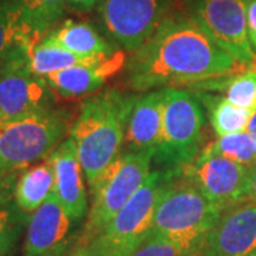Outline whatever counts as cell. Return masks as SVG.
Here are the masks:
<instances>
[{"label":"cell","mask_w":256,"mask_h":256,"mask_svg":"<svg viewBox=\"0 0 256 256\" xmlns=\"http://www.w3.org/2000/svg\"><path fill=\"white\" fill-rule=\"evenodd\" d=\"M104 57L107 56L82 57V56L74 54L63 47L54 46L52 43L42 40L32 47V50L28 52V66L30 72L34 76L44 78L48 74L60 72L68 67H74V66H80V64L96 63Z\"/></svg>","instance_id":"44dd1931"},{"label":"cell","mask_w":256,"mask_h":256,"mask_svg":"<svg viewBox=\"0 0 256 256\" xmlns=\"http://www.w3.org/2000/svg\"><path fill=\"white\" fill-rule=\"evenodd\" d=\"M172 12V0H100L106 34L127 53H137Z\"/></svg>","instance_id":"9c48e42d"},{"label":"cell","mask_w":256,"mask_h":256,"mask_svg":"<svg viewBox=\"0 0 256 256\" xmlns=\"http://www.w3.org/2000/svg\"><path fill=\"white\" fill-rule=\"evenodd\" d=\"M164 174L150 235L178 242L194 252L224 210L181 174Z\"/></svg>","instance_id":"3957f363"},{"label":"cell","mask_w":256,"mask_h":256,"mask_svg":"<svg viewBox=\"0 0 256 256\" xmlns=\"http://www.w3.org/2000/svg\"><path fill=\"white\" fill-rule=\"evenodd\" d=\"M54 92L30 72L28 62L0 72V120L53 108Z\"/></svg>","instance_id":"4fadbf2b"},{"label":"cell","mask_w":256,"mask_h":256,"mask_svg":"<svg viewBox=\"0 0 256 256\" xmlns=\"http://www.w3.org/2000/svg\"><path fill=\"white\" fill-rule=\"evenodd\" d=\"M192 249L170 239L148 235L128 256H192Z\"/></svg>","instance_id":"484cf974"},{"label":"cell","mask_w":256,"mask_h":256,"mask_svg":"<svg viewBox=\"0 0 256 256\" xmlns=\"http://www.w3.org/2000/svg\"><path fill=\"white\" fill-rule=\"evenodd\" d=\"M250 0H182L184 13L222 50L239 63L255 60L248 37V4Z\"/></svg>","instance_id":"ba28073f"},{"label":"cell","mask_w":256,"mask_h":256,"mask_svg":"<svg viewBox=\"0 0 256 256\" xmlns=\"http://www.w3.org/2000/svg\"><path fill=\"white\" fill-rule=\"evenodd\" d=\"M67 132V114L54 108L0 120V164L9 171L36 164L48 158Z\"/></svg>","instance_id":"8992f818"},{"label":"cell","mask_w":256,"mask_h":256,"mask_svg":"<svg viewBox=\"0 0 256 256\" xmlns=\"http://www.w3.org/2000/svg\"><path fill=\"white\" fill-rule=\"evenodd\" d=\"M12 256H14V255H12Z\"/></svg>","instance_id":"e575fe53"},{"label":"cell","mask_w":256,"mask_h":256,"mask_svg":"<svg viewBox=\"0 0 256 256\" xmlns=\"http://www.w3.org/2000/svg\"><path fill=\"white\" fill-rule=\"evenodd\" d=\"M54 174L48 160L28 165L20 171L13 202L26 216H32L53 194Z\"/></svg>","instance_id":"ac0fdd59"},{"label":"cell","mask_w":256,"mask_h":256,"mask_svg":"<svg viewBox=\"0 0 256 256\" xmlns=\"http://www.w3.org/2000/svg\"><path fill=\"white\" fill-rule=\"evenodd\" d=\"M178 174L195 184L210 201L222 210L248 200L249 168L212 152L208 146Z\"/></svg>","instance_id":"30bf717a"},{"label":"cell","mask_w":256,"mask_h":256,"mask_svg":"<svg viewBox=\"0 0 256 256\" xmlns=\"http://www.w3.org/2000/svg\"><path fill=\"white\" fill-rule=\"evenodd\" d=\"M34 43L18 22L12 0H0V72L28 62Z\"/></svg>","instance_id":"ffe728a7"},{"label":"cell","mask_w":256,"mask_h":256,"mask_svg":"<svg viewBox=\"0 0 256 256\" xmlns=\"http://www.w3.org/2000/svg\"><path fill=\"white\" fill-rule=\"evenodd\" d=\"M16 171H18V170H16ZM10 172H13V171H9L6 166H3V165L0 164V178H2V176H4V175L10 174Z\"/></svg>","instance_id":"d6a6232c"},{"label":"cell","mask_w":256,"mask_h":256,"mask_svg":"<svg viewBox=\"0 0 256 256\" xmlns=\"http://www.w3.org/2000/svg\"><path fill=\"white\" fill-rule=\"evenodd\" d=\"M244 66L216 46L184 12H171L154 36L127 64V84L146 92L176 86L215 82Z\"/></svg>","instance_id":"6da1fadb"},{"label":"cell","mask_w":256,"mask_h":256,"mask_svg":"<svg viewBox=\"0 0 256 256\" xmlns=\"http://www.w3.org/2000/svg\"><path fill=\"white\" fill-rule=\"evenodd\" d=\"M66 256H97V254L92 250V248L90 245H86V244H80L76 240V244L73 248L67 252Z\"/></svg>","instance_id":"f546056e"},{"label":"cell","mask_w":256,"mask_h":256,"mask_svg":"<svg viewBox=\"0 0 256 256\" xmlns=\"http://www.w3.org/2000/svg\"><path fill=\"white\" fill-rule=\"evenodd\" d=\"M128 101L130 96L117 88L94 94L84 100L70 128V138L90 190L121 154Z\"/></svg>","instance_id":"7a4b0ae2"},{"label":"cell","mask_w":256,"mask_h":256,"mask_svg":"<svg viewBox=\"0 0 256 256\" xmlns=\"http://www.w3.org/2000/svg\"><path fill=\"white\" fill-rule=\"evenodd\" d=\"M200 100L208 110L210 126L218 137L246 131L252 111L232 104L225 96L202 94Z\"/></svg>","instance_id":"7402d4cb"},{"label":"cell","mask_w":256,"mask_h":256,"mask_svg":"<svg viewBox=\"0 0 256 256\" xmlns=\"http://www.w3.org/2000/svg\"><path fill=\"white\" fill-rule=\"evenodd\" d=\"M248 198L250 201L256 202V165L249 168V192Z\"/></svg>","instance_id":"4dcf8cb0"},{"label":"cell","mask_w":256,"mask_h":256,"mask_svg":"<svg viewBox=\"0 0 256 256\" xmlns=\"http://www.w3.org/2000/svg\"><path fill=\"white\" fill-rule=\"evenodd\" d=\"M164 180V172L151 171L137 194L88 244L97 256H128L148 238Z\"/></svg>","instance_id":"52a82bcc"},{"label":"cell","mask_w":256,"mask_h":256,"mask_svg":"<svg viewBox=\"0 0 256 256\" xmlns=\"http://www.w3.org/2000/svg\"><path fill=\"white\" fill-rule=\"evenodd\" d=\"M43 40L82 57L110 56L118 50L111 46L92 24L74 20L57 24Z\"/></svg>","instance_id":"e0dca14e"},{"label":"cell","mask_w":256,"mask_h":256,"mask_svg":"<svg viewBox=\"0 0 256 256\" xmlns=\"http://www.w3.org/2000/svg\"><path fill=\"white\" fill-rule=\"evenodd\" d=\"M248 37L256 54V0H250L248 4Z\"/></svg>","instance_id":"83f0119b"},{"label":"cell","mask_w":256,"mask_h":256,"mask_svg":"<svg viewBox=\"0 0 256 256\" xmlns=\"http://www.w3.org/2000/svg\"><path fill=\"white\" fill-rule=\"evenodd\" d=\"M212 152L225 156L230 161L252 168L256 165V150L252 137L248 131L220 136L208 144Z\"/></svg>","instance_id":"603a6c76"},{"label":"cell","mask_w":256,"mask_h":256,"mask_svg":"<svg viewBox=\"0 0 256 256\" xmlns=\"http://www.w3.org/2000/svg\"><path fill=\"white\" fill-rule=\"evenodd\" d=\"M22 170L13 171L10 174L4 175L0 178V206L13 202L14 196V188H16V181Z\"/></svg>","instance_id":"4316f807"},{"label":"cell","mask_w":256,"mask_h":256,"mask_svg":"<svg viewBox=\"0 0 256 256\" xmlns=\"http://www.w3.org/2000/svg\"><path fill=\"white\" fill-rule=\"evenodd\" d=\"M256 249V202L249 198L220 212L192 256H249Z\"/></svg>","instance_id":"8fae6325"},{"label":"cell","mask_w":256,"mask_h":256,"mask_svg":"<svg viewBox=\"0 0 256 256\" xmlns=\"http://www.w3.org/2000/svg\"><path fill=\"white\" fill-rule=\"evenodd\" d=\"M154 151L121 152L92 186V205L77 242L92 244L151 174Z\"/></svg>","instance_id":"5b68a950"},{"label":"cell","mask_w":256,"mask_h":256,"mask_svg":"<svg viewBox=\"0 0 256 256\" xmlns=\"http://www.w3.org/2000/svg\"><path fill=\"white\" fill-rule=\"evenodd\" d=\"M28 216L10 202L0 206V256L14 255L23 229L28 226Z\"/></svg>","instance_id":"d4e9b609"},{"label":"cell","mask_w":256,"mask_h":256,"mask_svg":"<svg viewBox=\"0 0 256 256\" xmlns=\"http://www.w3.org/2000/svg\"><path fill=\"white\" fill-rule=\"evenodd\" d=\"M248 134L252 137L254 140V144H255V150H256V111L252 112V116H250V120H249V124H248L246 128Z\"/></svg>","instance_id":"1f68e13d"},{"label":"cell","mask_w":256,"mask_h":256,"mask_svg":"<svg viewBox=\"0 0 256 256\" xmlns=\"http://www.w3.org/2000/svg\"><path fill=\"white\" fill-rule=\"evenodd\" d=\"M220 86L214 84V88H220L232 104L256 111V72H239L229 76V80L220 78Z\"/></svg>","instance_id":"cb8c5ba5"},{"label":"cell","mask_w":256,"mask_h":256,"mask_svg":"<svg viewBox=\"0 0 256 256\" xmlns=\"http://www.w3.org/2000/svg\"><path fill=\"white\" fill-rule=\"evenodd\" d=\"M76 225L52 194L28 220L23 256H66L76 244Z\"/></svg>","instance_id":"7c38bea8"},{"label":"cell","mask_w":256,"mask_h":256,"mask_svg":"<svg viewBox=\"0 0 256 256\" xmlns=\"http://www.w3.org/2000/svg\"><path fill=\"white\" fill-rule=\"evenodd\" d=\"M100 0H67V8H70L74 12H88L92 10Z\"/></svg>","instance_id":"f1b7e54d"},{"label":"cell","mask_w":256,"mask_h":256,"mask_svg":"<svg viewBox=\"0 0 256 256\" xmlns=\"http://www.w3.org/2000/svg\"><path fill=\"white\" fill-rule=\"evenodd\" d=\"M249 256H256V249H255V250H254V252H252V254H250V255H249Z\"/></svg>","instance_id":"836d02e7"},{"label":"cell","mask_w":256,"mask_h":256,"mask_svg":"<svg viewBox=\"0 0 256 256\" xmlns=\"http://www.w3.org/2000/svg\"><path fill=\"white\" fill-rule=\"evenodd\" d=\"M205 116L201 101L176 87L164 88V118L152 162L161 172H178L204 148Z\"/></svg>","instance_id":"277c9868"},{"label":"cell","mask_w":256,"mask_h":256,"mask_svg":"<svg viewBox=\"0 0 256 256\" xmlns=\"http://www.w3.org/2000/svg\"><path fill=\"white\" fill-rule=\"evenodd\" d=\"M54 174L53 194L63 205L72 220L78 224L88 214V194L86 190V175L72 138H64L48 156Z\"/></svg>","instance_id":"5bb4252c"},{"label":"cell","mask_w":256,"mask_h":256,"mask_svg":"<svg viewBox=\"0 0 256 256\" xmlns=\"http://www.w3.org/2000/svg\"><path fill=\"white\" fill-rule=\"evenodd\" d=\"M164 118V88L130 96L124 121L127 152L154 151L160 142Z\"/></svg>","instance_id":"9a60e30c"},{"label":"cell","mask_w":256,"mask_h":256,"mask_svg":"<svg viewBox=\"0 0 256 256\" xmlns=\"http://www.w3.org/2000/svg\"><path fill=\"white\" fill-rule=\"evenodd\" d=\"M126 66V53H116L96 63L80 64L46 76L43 80L57 94L63 97H82L97 92L101 86L118 74Z\"/></svg>","instance_id":"2e32d148"},{"label":"cell","mask_w":256,"mask_h":256,"mask_svg":"<svg viewBox=\"0 0 256 256\" xmlns=\"http://www.w3.org/2000/svg\"><path fill=\"white\" fill-rule=\"evenodd\" d=\"M18 22L37 44L64 16L67 0H12Z\"/></svg>","instance_id":"d6986e66"}]
</instances>
